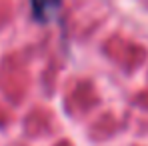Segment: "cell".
<instances>
[{
    "label": "cell",
    "mask_w": 148,
    "mask_h": 146,
    "mask_svg": "<svg viewBox=\"0 0 148 146\" xmlns=\"http://www.w3.org/2000/svg\"><path fill=\"white\" fill-rule=\"evenodd\" d=\"M62 8V0H30L32 18L40 24L52 22Z\"/></svg>",
    "instance_id": "obj_1"
}]
</instances>
